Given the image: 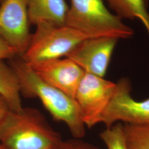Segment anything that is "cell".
<instances>
[{"label":"cell","mask_w":149,"mask_h":149,"mask_svg":"<svg viewBox=\"0 0 149 149\" xmlns=\"http://www.w3.org/2000/svg\"><path fill=\"white\" fill-rule=\"evenodd\" d=\"M119 40L109 36L89 38L79 43L65 57L85 73L104 77Z\"/></svg>","instance_id":"obj_8"},{"label":"cell","mask_w":149,"mask_h":149,"mask_svg":"<svg viewBox=\"0 0 149 149\" xmlns=\"http://www.w3.org/2000/svg\"><path fill=\"white\" fill-rule=\"evenodd\" d=\"M17 56L19 54L16 49L0 37V61L10 60Z\"/></svg>","instance_id":"obj_16"},{"label":"cell","mask_w":149,"mask_h":149,"mask_svg":"<svg viewBox=\"0 0 149 149\" xmlns=\"http://www.w3.org/2000/svg\"><path fill=\"white\" fill-rule=\"evenodd\" d=\"M8 63L18 77L22 96L38 98L55 120L66 124L74 138L85 136V125L74 98L44 81L21 56Z\"/></svg>","instance_id":"obj_1"},{"label":"cell","mask_w":149,"mask_h":149,"mask_svg":"<svg viewBox=\"0 0 149 149\" xmlns=\"http://www.w3.org/2000/svg\"><path fill=\"white\" fill-rule=\"evenodd\" d=\"M0 5V37L22 56L30 43L32 34L27 0H2Z\"/></svg>","instance_id":"obj_7"},{"label":"cell","mask_w":149,"mask_h":149,"mask_svg":"<svg viewBox=\"0 0 149 149\" xmlns=\"http://www.w3.org/2000/svg\"><path fill=\"white\" fill-rule=\"evenodd\" d=\"M146 1H147V2L149 3V0H146Z\"/></svg>","instance_id":"obj_19"},{"label":"cell","mask_w":149,"mask_h":149,"mask_svg":"<svg viewBox=\"0 0 149 149\" xmlns=\"http://www.w3.org/2000/svg\"><path fill=\"white\" fill-rule=\"evenodd\" d=\"M31 24L36 27L42 24H65L69 6L65 0H27Z\"/></svg>","instance_id":"obj_10"},{"label":"cell","mask_w":149,"mask_h":149,"mask_svg":"<svg viewBox=\"0 0 149 149\" xmlns=\"http://www.w3.org/2000/svg\"><path fill=\"white\" fill-rule=\"evenodd\" d=\"M100 138L107 149H127L121 123H117L110 128H106L100 133Z\"/></svg>","instance_id":"obj_14"},{"label":"cell","mask_w":149,"mask_h":149,"mask_svg":"<svg viewBox=\"0 0 149 149\" xmlns=\"http://www.w3.org/2000/svg\"><path fill=\"white\" fill-rule=\"evenodd\" d=\"M55 149H100L80 139L62 140Z\"/></svg>","instance_id":"obj_15"},{"label":"cell","mask_w":149,"mask_h":149,"mask_svg":"<svg viewBox=\"0 0 149 149\" xmlns=\"http://www.w3.org/2000/svg\"><path fill=\"white\" fill-rule=\"evenodd\" d=\"M89 38L85 33L66 24L40 25L36 27L27 50L21 57L28 64L64 58Z\"/></svg>","instance_id":"obj_4"},{"label":"cell","mask_w":149,"mask_h":149,"mask_svg":"<svg viewBox=\"0 0 149 149\" xmlns=\"http://www.w3.org/2000/svg\"><path fill=\"white\" fill-rule=\"evenodd\" d=\"M10 110V109L5 100L0 96V125Z\"/></svg>","instance_id":"obj_17"},{"label":"cell","mask_w":149,"mask_h":149,"mask_svg":"<svg viewBox=\"0 0 149 149\" xmlns=\"http://www.w3.org/2000/svg\"><path fill=\"white\" fill-rule=\"evenodd\" d=\"M21 92L18 77L9 63L0 61V96L10 110L18 111L23 108Z\"/></svg>","instance_id":"obj_11"},{"label":"cell","mask_w":149,"mask_h":149,"mask_svg":"<svg viewBox=\"0 0 149 149\" xmlns=\"http://www.w3.org/2000/svg\"><path fill=\"white\" fill-rule=\"evenodd\" d=\"M109 104L103 112L100 123L110 128L117 123L149 125V98L144 101L135 100L131 95L129 80H119Z\"/></svg>","instance_id":"obj_6"},{"label":"cell","mask_w":149,"mask_h":149,"mask_svg":"<svg viewBox=\"0 0 149 149\" xmlns=\"http://www.w3.org/2000/svg\"><path fill=\"white\" fill-rule=\"evenodd\" d=\"M2 1V0H0V2H1Z\"/></svg>","instance_id":"obj_20"},{"label":"cell","mask_w":149,"mask_h":149,"mask_svg":"<svg viewBox=\"0 0 149 149\" xmlns=\"http://www.w3.org/2000/svg\"><path fill=\"white\" fill-rule=\"evenodd\" d=\"M63 140L36 108L10 110L0 125V144L6 149H55Z\"/></svg>","instance_id":"obj_2"},{"label":"cell","mask_w":149,"mask_h":149,"mask_svg":"<svg viewBox=\"0 0 149 149\" xmlns=\"http://www.w3.org/2000/svg\"><path fill=\"white\" fill-rule=\"evenodd\" d=\"M29 65L44 81L73 98L85 74L77 64L66 57Z\"/></svg>","instance_id":"obj_9"},{"label":"cell","mask_w":149,"mask_h":149,"mask_svg":"<svg viewBox=\"0 0 149 149\" xmlns=\"http://www.w3.org/2000/svg\"><path fill=\"white\" fill-rule=\"evenodd\" d=\"M0 149H6L1 144H0Z\"/></svg>","instance_id":"obj_18"},{"label":"cell","mask_w":149,"mask_h":149,"mask_svg":"<svg viewBox=\"0 0 149 149\" xmlns=\"http://www.w3.org/2000/svg\"><path fill=\"white\" fill-rule=\"evenodd\" d=\"M127 149H149V125L123 124Z\"/></svg>","instance_id":"obj_13"},{"label":"cell","mask_w":149,"mask_h":149,"mask_svg":"<svg viewBox=\"0 0 149 149\" xmlns=\"http://www.w3.org/2000/svg\"><path fill=\"white\" fill-rule=\"evenodd\" d=\"M65 24L90 38L133 37L134 31L107 8L103 0H70Z\"/></svg>","instance_id":"obj_3"},{"label":"cell","mask_w":149,"mask_h":149,"mask_svg":"<svg viewBox=\"0 0 149 149\" xmlns=\"http://www.w3.org/2000/svg\"><path fill=\"white\" fill-rule=\"evenodd\" d=\"M116 86V83L104 77L85 74L74 99L85 127L91 128L100 123L102 115L112 100Z\"/></svg>","instance_id":"obj_5"},{"label":"cell","mask_w":149,"mask_h":149,"mask_svg":"<svg viewBox=\"0 0 149 149\" xmlns=\"http://www.w3.org/2000/svg\"><path fill=\"white\" fill-rule=\"evenodd\" d=\"M114 14L123 19H138L143 24L149 38V3L146 0H106Z\"/></svg>","instance_id":"obj_12"}]
</instances>
